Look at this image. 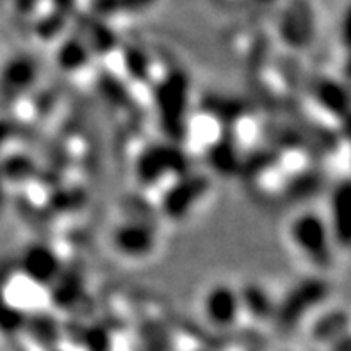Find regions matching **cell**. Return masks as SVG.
I'll return each mask as SVG.
<instances>
[{
	"instance_id": "cell-14",
	"label": "cell",
	"mask_w": 351,
	"mask_h": 351,
	"mask_svg": "<svg viewBox=\"0 0 351 351\" xmlns=\"http://www.w3.org/2000/svg\"><path fill=\"white\" fill-rule=\"evenodd\" d=\"M36 80V64L32 59H14L4 71V88L11 95H20Z\"/></svg>"
},
{
	"instance_id": "cell-4",
	"label": "cell",
	"mask_w": 351,
	"mask_h": 351,
	"mask_svg": "<svg viewBox=\"0 0 351 351\" xmlns=\"http://www.w3.org/2000/svg\"><path fill=\"white\" fill-rule=\"evenodd\" d=\"M209 178L200 173L178 177L160 198V210L169 219H182L209 191Z\"/></svg>"
},
{
	"instance_id": "cell-16",
	"label": "cell",
	"mask_w": 351,
	"mask_h": 351,
	"mask_svg": "<svg viewBox=\"0 0 351 351\" xmlns=\"http://www.w3.org/2000/svg\"><path fill=\"white\" fill-rule=\"evenodd\" d=\"M89 58V49L84 40L71 38L64 41L58 52V64L64 71H77L84 66Z\"/></svg>"
},
{
	"instance_id": "cell-10",
	"label": "cell",
	"mask_w": 351,
	"mask_h": 351,
	"mask_svg": "<svg viewBox=\"0 0 351 351\" xmlns=\"http://www.w3.org/2000/svg\"><path fill=\"white\" fill-rule=\"evenodd\" d=\"M314 100L319 104L325 111L332 112L335 116L350 114V95L343 84H339L332 79H319L314 82L312 88Z\"/></svg>"
},
{
	"instance_id": "cell-9",
	"label": "cell",
	"mask_w": 351,
	"mask_h": 351,
	"mask_svg": "<svg viewBox=\"0 0 351 351\" xmlns=\"http://www.w3.org/2000/svg\"><path fill=\"white\" fill-rule=\"evenodd\" d=\"M328 227L339 245H351V180L341 182L332 193Z\"/></svg>"
},
{
	"instance_id": "cell-11",
	"label": "cell",
	"mask_w": 351,
	"mask_h": 351,
	"mask_svg": "<svg viewBox=\"0 0 351 351\" xmlns=\"http://www.w3.org/2000/svg\"><path fill=\"white\" fill-rule=\"evenodd\" d=\"M207 159L218 173H236L241 168V157L234 139H219L209 148Z\"/></svg>"
},
{
	"instance_id": "cell-6",
	"label": "cell",
	"mask_w": 351,
	"mask_h": 351,
	"mask_svg": "<svg viewBox=\"0 0 351 351\" xmlns=\"http://www.w3.org/2000/svg\"><path fill=\"white\" fill-rule=\"evenodd\" d=\"M204 314L213 326L218 328L234 326L241 314L239 293L225 284L214 285L205 294Z\"/></svg>"
},
{
	"instance_id": "cell-19",
	"label": "cell",
	"mask_w": 351,
	"mask_h": 351,
	"mask_svg": "<svg viewBox=\"0 0 351 351\" xmlns=\"http://www.w3.org/2000/svg\"><path fill=\"white\" fill-rule=\"evenodd\" d=\"M84 343L89 351H109L111 348V339L107 330L102 326H91L84 332Z\"/></svg>"
},
{
	"instance_id": "cell-5",
	"label": "cell",
	"mask_w": 351,
	"mask_h": 351,
	"mask_svg": "<svg viewBox=\"0 0 351 351\" xmlns=\"http://www.w3.org/2000/svg\"><path fill=\"white\" fill-rule=\"evenodd\" d=\"M62 269L59 255L47 245L29 246L20 258V271L27 280L40 287H52Z\"/></svg>"
},
{
	"instance_id": "cell-18",
	"label": "cell",
	"mask_w": 351,
	"mask_h": 351,
	"mask_svg": "<svg viewBox=\"0 0 351 351\" xmlns=\"http://www.w3.org/2000/svg\"><path fill=\"white\" fill-rule=\"evenodd\" d=\"M125 66L129 70L136 80H147L148 73H150V64H148L147 58L143 53L136 52V49H129L125 53Z\"/></svg>"
},
{
	"instance_id": "cell-13",
	"label": "cell",
	"mask_w": 351,
	"mask_h": 351,
	"mask_svg": "<svg viewBox=\"0 0 351 351\" xmlns=\"http://www.w3.org/2000/svg\"><path fill=\"white\" fill-rule=\"evenodd\" d=\"M50 291H52V302L58 305V308H68L82 294V276L75 271L62 269Z\"/></svg>"
},
{
	"instance_id": "cell-17",
	"label": "cell",
	"mask_w": 351,
	"mask_h": 351,
	"mask_svg": "<svg viewBox=\"0 0 351 351\" xmlns=\"http://www.w3.org/2000/svg\"><path fill=\"white\" fill-rule=\"evenodd\" d=\"M32 173H34V162L25 156L9 157L4 166H0V175L9 177V180H27Z\"/></svg>"
},
{
	"instance_id": "cell-1",
	"label": "cell",
	"mask_w": 351,
	"mask_h": 351,
	"mask_svg": "<svg viewBox=\"0 0 351 351\" xmlns=\"http://www.w3.org/2000/svg\"><path fill=\"white\" fill-rule=\"evenodd\" d=\"M157 118L166 138L178 145L186 136V112L189 104V79L182 71H171L162 77L154 93Z\"/></svg>"
},
{
	"instance_id": "cell-7",
	"label": "cell",
	"mask_w": 351,
	"mask_h": 351,
	"mask_svg": "<svg viewBox=\"0 0 351 351\" xmlns=\"http://www.w3.org/2000/svg\"><path fill=\"white\" fill-rule=\"evenodd\" d=\"M112 245L123 257L143 258L156 248V234L145 223L127 221L112 232Z\"/></svg>"
},
{
	"instance_id": "cell-15",
	"label": "cell",
	"mask_w": 351,
	"mask_h": 351,
	"mask_svg": "<svg viewBox=\"0 0 351 351\" xmlns=\"http://www.w3.org/2000/svg\"><path fill=\"white\" fill-rule=\"evenodd\" d=\"M307 9L305 5H293V13H285L282 22V34L284 40L291 45H300L308 38L311 23L307 22Z\"/></svg>"
},
{
	"instance_id": "cell-12",
	"label": "cell",
	"mask_w": 351,
	"mask_h": 351,
	"mask_svg": "<svg viewBox=\"0 0 351 351\" xmlns=\"http://www.w3.org/2000/svg\"><path fill=\"white\" fill-rule=\"evenodd\" d=\"M241 311H246L250 316L257 317V319H266V317L275 316V305H273L269 294L258 287V285L250 284L243 287L239 293Z\"/></svg>"
},
{
	"instance_id": "cell-2",
	"label": "cell",
	"mask_w": 351,
	"mask_h": 351,
	"mask_svg": "<svg viewBox=\"0 0 351 351\" xmlns=\"http://www.w3.org/2000/svg\"><path fill=\"white\" fill-rule=\"evenodd\" d=\"M291 239L294 246L300 250L308 261L317 266L328 264L332 258V232L328 221L321 218L319 214L303 213L294 218L289 227Z\"/></svg>"
},
{
	"instance_id": "cell-3",
	"label": "cell",
	"mask_w": 351,
	"mask_h": 351,
	"mask_svg": "<svg viewBox=\"0 0 351 351\" xmlns=\"http://www.w3.org/2000/svg\"><path fill=\"white\" fill-rule=\"evenodd\" d=\"M136 175L143 186H156L166 175H187V157L177 145H150L136 160Z\"/></svg>"
},
{
	"instance_id": "cell-8",
	"label": "cell",
	"mask_w": 351,
	"mask_h": 351,
	"mask_svg": "<svg viewBox=\"0 0 351 351\" xmlns=\"http://www.w3.org/2000/svg\"><path fill=\"white\" fill-rule=\"evenodd\" d=\"M323 294H325V287L319 282H305V284H300L275 308V319L284 326L294 325L314 303H317L323 298Z\"/></svg>"
},
{
	"instance_id": "cell-20",
	"label": "cell",
	"mask_w": 351,
	"mask_h": 351,
	"mask_svg": "<svg viewBox=\"0 0 351 351\" xmlns=\"http://www.w3.org/2000/svg\"><path fill=\"white\" fill-rule=\"evenodd\" d=\"M339 36H341V43L351 52V5H348V9L343 13V18H341Z\"/></svg>"
}]
</instances>
